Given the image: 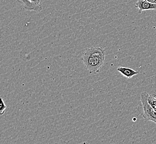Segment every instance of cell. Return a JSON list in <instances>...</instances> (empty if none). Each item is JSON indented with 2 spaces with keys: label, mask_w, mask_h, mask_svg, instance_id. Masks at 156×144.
<instances>
[{
  "label": "cell",
  "mask_w": 156,
  "mask_h": 144,
  "mask_svg": "<svg viewBox=\"0 0 156 144\" xmlns=\"http://www.w3.org/2000/svg\"><path fill=\"white\" fill-rule=\"evenodd\" d=\"M117 71L120 72L122 75L125 77L126 78L128 79H130L132 78L133 76L138 74V71H136L134 69L129 68H126L123 67H120L117 68Z\"/></svg>",
  "instance_id": "cell-5"
},
{
  "label": "cell",
  "mask_w": 156,
  "mask_h": 144,
  "mask_svg": "<svg viewBox=\"0 0 156 144\" xmlns=\"http://www.w3.org/2000/svg\"><path fill=\"white\" fill-rule=\"evenodd\" d=\"M135 7L138 9L140 13L146 10H156V3H151L146 0H137Z\"/></svg>",
  "instance_id": "cell-3"
},
{
  "label": "cell",
  "mask_w": 156,
  "mask_h": 144,
  "mask_svg": "<svg viewBox=\"0 0 156 144\" xmlns=\"http://www.w3.org/2000/svg\"><path fill=\"white\" fill-rule=\"evenodd\" d=\"M105 50L101 47L87 48L83 54L82 60L85 68L90 74H97L105 62Z\"/></svg>",
  "instance_id": "cell-1"
},
{
  "label": "cell",
  "mask_w": 156,
  "mask_h": 144,
  "mask_svg": "<svg viewBox=\"0 0 156 144\" xmlns=\"http://www.w3.org/2000/svg\"><path fill=\"white\" fill-rule=\"evenodd\" d=\"M29 1L33 3L41 4V0H29Z\"/></svg>",
  "instance_id": "cell-8"
},
{
  "label": "cell",
  "mask_w": 156,
  "mask_h": 144,
  "mask_svg": "<svg viewBox=\"0 0 156 144\" xmlns=\"http://www.w3.org/2000/svg\"><path fill=\"white\" fill-rule=\"evenodd\" d=\"M0 115H3V114H5V110H6V106L5 103L3 101L2 98H1V105H0Z\"/></svg>",
  "instance_id": "cell-7"
},
{
  "label": "cell",
  "mask_w": 156,
  "mask_h": 144,
  "mask_svg": "<svg viewBox=\"0 0 156 144\" xmlns=\"http://www.w3.org/2000/svg\"><path fill=\"white\" fill-rule=\"evenodd\" d=\"M146 1H147L151 3H156V0H146Z\"/></svg>",
  "instance_id": "cell-9"
},
{
  "label": "cell",
  "mask_w": 156,
  "mask_h": 144,
  "mask_svg": "<svg viewBox=\"0 0 156 144\" xmlns=\"http://www.w3.org/2000/svg\"><path fill=\"white\" fill-rule=\"evenodd\" d=\"M19 3L22 5L24 9L29 11H35L40 12L43 9V7L41 4L31 2L29 0H17Z\"/></svg>",
  "instance_id": "cell-4"
},
{
  "label": "cell",
  "mask_w": 156,
  "mask_h": 144,
  "mask_svg": "<svg viewBox=\"0 0 156 144\" xmlns=\"http://www.w3.org/2000/svg\"><path fill=\"white\" fill-rule=\"evenodd\" d=\"M150 94L147 92H142L141 95V102L143 108V117L144 120L152 121L156 124V111L150 104L148 98Z\"/></svg>",
  "instance_id": "cell-2"
},
{
  "label": "cell",
  "mask_w": 156,
  "mask_h": 144,
  "mask_svg": "<svg viewBox=\"0 0 156 144\" xmlns=\"http://www.w3.org/2000/svg\"><path fill=\"white\" fill-rule=\"evenodd\" d=\"M148 101L151 106L156 111V96L155 94H150L148 96Z\"/></svg>",
  "instance_id": "cell-6"
}]
</instances>
